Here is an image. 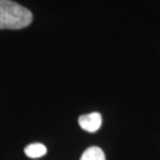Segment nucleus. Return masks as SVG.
Listing matches in <instances>:
<instances>
[{
	"label": "nucleus",
	"mask_w": 160,
	"mask_h": 160,
	"mask_svg": "<svg viewBox=\"0 0 160 160\" xmlns=\"http://www.w3.org/2000/svg\"><path fill=\"white\" fill-rule=\"evenodd\" d=\"M33 20L30 10L12 0H0V30H20Z\"/></svg>",
	"instance_id": "nucleus-1"
},
{
	"label": "nucleus",
	"mask_w": 160,
	"mask_h": 160,
	"mask_svg": "<svg viewBox=\"0 0 160 160\" xmlns=\"http://www.w3.org/2000/svg\"><path fill=\"white\" fill-rule=\"evenodd\" d=\"M24 152L31 159H37V158H42L43 155H45L48 149H46L45 145L40 142H34L31 143V145H28L24 149Z\"/></svg>",
	"instance_id": "nucleus-3"
},
{
	"label": "nucleus",
	"mask_w": 160,
	"mask_h": 160,
	"mask_svg": "<svg viewBox=\"0 0 160 160\" xmlns=\"http://www.w3.org/2000/svg\"><path fill=\"white\" fill-rule=\"evenodd\" d=\"M78 125L82 129L89 132V133H95L100 129L102 125V116L100 113L94 112L90 114L81 115L78 118Z\"/></svg>",
	"instance_id": "nucleus-2"
},
{
	"label": "nucleus",
	"mask_w": 160,
	"mask_h": 160,
	"mask_svg": "<svg viewBox=\"0 0 160 160\" xmlns=\"http://www.w3.org/2000/svg\"><path fill=\"white\" fill-rule=\"evenodd\" d=\"M80 160H106V155L100 147L92 146L83 152Z\"/></svg>",
	"instance_id": "nucleus-4"
}]
</instances>
